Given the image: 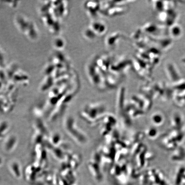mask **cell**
Wrapping results in <instances>:
<instances>
[{"label": "cell", "instance_id": "1", "mask_svg": "<svg viewBox=\"0 0 185 185\" xmlns=\"http://www.w3.org/2000/svg\"><path fill=\"white\" fill-rule=\"evenodd\" d=\"M88 27L97 37L103 36L108 31L107 25L102 20L92 21Z\"/></svg>", "mask_w": 185, "mask_h": 185}, {"label": "cell", "instance_id": "4", "mask_svg": "<svg viewBox=\"0 0 185 185\" xmlns=\"http://www.w3.org/2000/svg\"><path fill=\"white\" fill-rule=\"evenodd\" d=\"M169 34L172 38L178 39L183 35V28L180 24H174L170 28Z\"/></svg>", "mask_w": 185, "mask_h": 185}, {"label": "cell", "instance_id": "2", "mask_svg": "<svg viewBox=\"0 0 185 185\" xmlns=\"http://www.w3.org/2000/svg\"><path fill=\"white\" fill-rule=\"evenodd\" d=\"M165 69L168 78L172 82H178L181 80V77L180 72L174 63L172 62H167Z\"/></svg>", "mask_w": 185, "mask_h": 185}, {"label": "cell", "instance_id": "3", "mask_svg": "<svg viewBox=\"0 0 185 185\" xmlns=\"http://www.w3.org/2000/svg\"><path fill=\"white\" fill-rule=\"evenodd\" d=\"M85 9L90 16H94L97 12L101 9V4L100 1H88L85 4Z\"/></svg>", "mask_w": 185, "mask_h": 185}]
</instances>
